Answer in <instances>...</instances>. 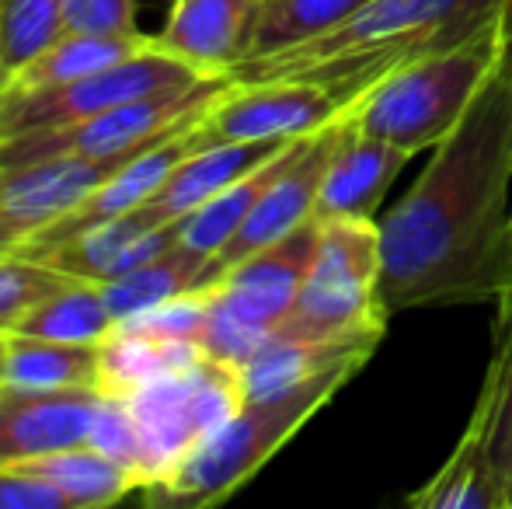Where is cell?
I'll return each mask as SVG.
<instances>
[{
	"label": "cell",
	"mask_w": 512,
	"mask_h": 509,
	"mask_svg": "<svg viewBox=\"0 0 512 509\" xmlns=\"http://www.w3.org/2000/svg\"><path fill=\"white\" fill-rule=\"evenodd\" d=\"M203 356L206 353L196 342L157 339V335L115 325L98 342V391L112 398H129L161 377L189 370Z\"/></svg>",
	"instance_id": "obj_18"
},
{
	"label": "cell",
	"mask_w": 512,
	"mask_h": 509,
	"mask_svg": "<svg viewBox=\"0 0 512 509\" xmlns=\"http://www.w3.org/2000/svg\"><path fill=\"white\" fill-rule=\"evenodd\" d=\"M262 7L265 0H175L168 25L154 39L206 74L234 77L255 53Z\"/></svg>",
	"instance_id": "obj_14"
},
{
	"label": "cell",
	"mask_w": 512,
	"mask_h": 509,
	"mask_svg": "<svg viewBox=\"0 0 512 509\" xmlns=\"http://www.w3.org/2000/svg\"><path fill=\"white\" fill-rule=\"evenodd\" d=\"M63 21L67 32L143 35L133 0H63Z\"/></svg>",
	"instance_id": "obj_30"
},
{
	"label": "cell",
	"mask_w": 512,
	"mask_h": 509,
	"mask_svg": "<svg viewBox=\"0 0 512 509\" xmlns=\"http://www.w3.org/2000/svg\"><path fill=\"white\" fill-rule=\"evenodd\" d=\"M98 405V387L0 384V464H25L53 450L88 443Z\"/></svg>",
	"instance_id": "obj_12"
},
{
	"label": "cell",
	"mask_w": 512,
	"mask_h": 509,
	"mask_svg": "<svg viewBox=\"0 0 512 509\" xmlns=\"http://www.w3.org/2000/svg\"><path fill=\"white\" fill-rule=\"evenodd\" d=\"M380 272L384 255L377 220H317V248L304 286L276 332L377 349L391 321L380 297Z\"/></svg>",
	"instance_id": "obj_5"
},
{
	"label": "cell",
	"mask_w": 512,
	"mask_h": 509,
	"mask_svg": "<svg viewBox=\"0 0 512 509\" xmlns=\"http://www.w3.org/2000/svg\"><path fill=\"white\" fill-rule=\"evenodd\" d=\"M411 157L415 154H408L405 147L377 140V136L352 126L349 116H342L335 150H331L328 171H324L321 182V196H317L314 220H377L387 192L398 182Z\"/></svg>",
	"instance_id": "obj_13"
},
{
	"label": "cell",
	"mask_w": 512,
	"mask_h": 509,
	"mask_svg": "<svg viewBox=\"0 0 512 509\" xmlns=\"http://www.w3.org/2000/svg\"><path fill=\"white\" fill-rule=\"evenodd\" d=\"M380 224L387 311L499 304L512 290V77L495 70Z\"/></svg>",
	"instance_id": "obj_1"
},
{
	"label": "cell",
	"mask_w": 512,
	"mask_h": 509,
	"mask_svg": "<svg viewBox=\"0 0 512 509\" xmlns=\"http://www.w3.org/2000/svg\"><path fill=\"white\" fill-rule=\"evenodd\" d=\"M338 126H342V119L297 143L293 157L286 161V168L272 178V185L265 189V196L258 199L255 210L248 213L241 231L227 241V248H223L220 255H213V283L230 265L241 262V258L276 245L279 238H286V234H293L297 227L314 220L324 171H328L331 150H335V140H338Z\"/></svg>",
	"instance_id": "obj_11"
},
{
	"label": "cell",
	"mask_w": 512,
	"mask_h": 509,
	"mask_svg": "<svg viewBox=\"0 0 512 509\" xmlns=\"http://www.w3.org/2000/svg\"><path fill=\"white\" fill-rule=\"evenodd\" d=\"M502 7L506 0H370L331 32L241 63L234 81L304 77L356 102L391 70L499 21Z\"/></svg>",
	"instance_id": "obj_2"
},
{
	"label": "cell",
	"mask_w": 512,
	"mask_h": 509,
	"mask_svg": "<svg viewBox=\"0 0 512 509\" xmlns=\"http://www.w3.org/2000/svg\"><path fill=\"white\" fill-rule=\"evenodd\" d=\"M502 67V18L467 39L391 70L349 105V123L363 133L405 147L432 150L460 126L474 98Z\"/></svg>",
	"instance_id": "obj_4"
},
{
	"label": "cell",
	"mask_w": 512,
	"mask_h": 509,
	"mask_svg": "<svg viewBox=\"0 0 512 509\" xmlns=\"http://www.w3.org/2000/svg\"><path fill=\"white\" fill-rule=\"evenodd\" d=\"M502 70L512 77V0L502 7Z\"/></svg>",
	"instance_id": "obj_32"
},
{
	"label": "cell",
	"mask_w": 512,
	"mask_h": 509,
	"mask_svg": "<svg viewBox=\"0 0 512 509\" xmlns=\"http://www.w3.org/2000/svg\"><path fill=\"white\" fill-rule=\"evenodd\" d=\"M377 353L373 346H356V342H317L300 339V335L272 332L248 360L237 367L241 374L244 398H269V394L290 391V387L310 381L335 367H359L370 363Z\"/></svg>",
	"instance_id": "obj_17"
},
{
	"label": "cell",
	"mask_w": 512,
	"mask_h": 509,
	"mask_svg": "<svg viewBox=\"0 0 512 509\" xmlns=\"http://www.w3.org/2000/svg\"><path fill=\"white\" fill-rule=\"evenodd\" d=\"M405 503L415 509H509L485 415L471 412V422L446 464L429 482L418 485Z\"/></svg>",
	"instance_id": "obj_16"
},
{
	"label": "cell",
	"mask_w": 512,
	"mask_h": 509,
	"mask_svg": "<svg viewBox=\"0 0 512 509\" xmlns=\"http://www.w3.org/2000/svg\"><path fill=\"white\" fill-rule=\"evenodd\" d=\"M4 356H7V335L0 332V384H4Z\"/></svg>",
	"instance_id": "obj_34"
},
{
	"label": "cell",
	"mask_w": 512,
	"mask_h": 509,
	"mask_svg": "<svg viewBox=\"0 0 512 509\" xmlns=\"http://www.w3.org/2000/svg\"><path fill=\"white\" fill-rule=\"evenodd\" d=\"M293 143V140H290ZM290 143H209L199 147L178 164L168 175V182L147 199V213L157 224H175L185 213H192L196 206H203L206 199H213L216 192H223L230 182H237L241 175H248L251 168L265 164L269 157H276Z\"/></svg>",
	"instance_id": "obj_15"
},
{
	"label": "cell",
	"mask_w": 512,
	"mask_h": 509,
	"mask_svg": "<svg viewBox=\"0 0 512 509\" xmlns=\"http://www.w3.org/2000/svg\"><path fill=\"white\" fill-rule=\"evenodd\" d=\"M4 384L98 387V342H56L7 332Z\"/></svg>",
	"instance_id": "obj_23"
},
{
	"label": "cell",
	"mask_w": 512,
	"mask_h": 509,
	"mask_svg": "<svg viewBox=\"0 0 512 509\" xmlns=\"http://www.w3.org/2000/svg\"><path fill=\"white\" fill-rule=\"evenodd\" d=\"M67 272L28 255H0V332H11L32 307L67 283Z\"/></svg>",
	"instance_id": "obj_28"
},
{
	"label": "cell",
	"mask_w": 512,
	"mask_h": 509,
	"mask_svg": "<svg viewBox=\"0 0 512 509\" xmlns=\"http://www.w3.org/2000/svg\"><path fill=\"white\" fill-rule=\"evenodd\" d=\"M474 412H481L488 422L492 454L512 509V325H495V353L478 401H474Z\"/></svg>",
	"instance_id": "obj_27"
},
{
	"label": "cell",
	"mask_w": 512,
	"mask_h": 509,
	"mask_svg": "<svg viewBox=\"0 0 512 509\" xmlns=\"http://www.w3.org/2000/svg\"><path fill=\"white\" fill-rule=\"evenodd\" d=\"M0 509H70V503L25 464H0Z\"/></svg>",
	"instance_id": "obj_31"
},
{
	"label": "cell",
	"mask_w": 512,
	"mask_h": 509,
	"mask_svg": "<svg viewBox=\"0 0 512 509\" xmlns=\"http://www.w3.org/2000/svg\"><path fill=\"white\" fill-rule=\"evenodd\" d=\"M495 325H512V290L506 293V297L499 300V304H495Z\"/></svg>",
	"instance_id": "obj_33"
},
{
	"label": "cell",
	"mask_w": 512,
	"mask_h": 509,
	"mask_svg": "<svg viewBox=\"0 0 512 509\" xmlns=\"http://www.w3.org/2000/svg\"><path fill=\"white\" fill-rule=\"evenodd\" d=\"M203 81H213V74L175 56L154 39L147 49H140V53L126 56V60L112 63L105 70H95V74L81 77V81L46 91H4V98H0V140L32 133V129L81 123V119L119 109L126 102L185 91Z\"/></svg>",
	"instance_id": "obj_6"
},
{
	"label": "cell",
	"mask_w": 512,
	"mask_h": 509,
	"mask_svg": "<svg viewBox=\"0 0 512 509\" xmlns=\"http://www.w3.org/2000/svg\"><path fill=\"white\" fill-rule=\"evenodd\" d=\"M147 147L150 143L108 157H53V161L21 164V168H0V255H14L35 234L67 217L105 178H112L122 164Z\"/></svg>",
	"instance_id": "obj_10"
},
{
	"label": "cell",
	"mask_w": 512,
	"mask_h": 509,
	"mask_svg": "<svg viewBox=\"0 0 512 509\" xmlns=\"http://www.w3.org/2000/svg\"><path fill=\"white\" fill-rule=\"evenodd\" d=\"M356 374L359 367H335L290 391L244 398L203 443L143 489L147 503L182 509L223 503L248 485Z\"/></svg>",
	"instance_id": "obj_3"
},
{
	"label": "cell",
	"mask_w": 512,
	"mask_h": 509,
	"mask_svg": "<svg viewBox=\"0 0 512 509\" xmlns=\"http://www.w3.org/2000/svg\"><path fill=\"white\" fill-rule=\"evenodd\" d=\"M25 468H32L46 482H53L67 496L70 509L112 506L119 499H126L133 489H143V482L133 471L115 464L112 457L91 447V443H74V447L32 457V461H25Z\"/></svg>",
	"instance_id": "obj_22"
},
{
	"label": "cell",
	"mask_w": 512,
	"mask_h": 509,
	"mask_svg": "<svg viewBox=\"0 0 512 509\" xmlns=\"http://www.w3.org/2000/svg\"><path fill=\"white\" fill-rule=\"evenodd\" d=\"M363 4H370V0H265L255 35V53L248 60L279 53V49H293L300 42L314 39V35L331 32L345 18H352Z\"/></svg>",
	"instance_id": "obj_25"
},
{
	"label": "cell",
	"mask_w": 512,
	"mask_h": 509,
	"mask_svg": "<svg viewBox=\"0 0 512 509\" xmlns=\"http://www.w3.org/2000/svg\"><path fill=\"white\" fill-rule=\"evenodd\" d=\"M154 42V35H98V32H67L42 49L32 63L18 70L7 91H46L60 84L81 81V77L105 70L126 56L140 53Z\"/></svg>",
	"instance_id": "obj_21"
},
{
	"label": "cell",
	"mask_w": 512,
	"mask_h": 509,
	"mask_svg": "<svg viewBox=\"0 0 512 509\" xmlns=\"http://www.w3.org/2000/svg\"><path fill=\"white\" fill-rule=\"evenodd\" d=\"M88 443L112 457L115 464H122V468L133 471L143 485L154 478L147 443H143V433H140V426H136L133 412H129L126 398L102 394V405H98V415H95V426H91Z\"/></svg>",
	"instance_id": "obj_29"
},
{
	"label": "cell",
	"mask_w": 512,
	"mask_h": 509,
	"mask_svg": "<svg viewBox=\"0 0 512 509\" xmlns=\"http://www.w3.org/2000/svg\"><path fill=\"white\" fill-rule=\"evenodd\" d=\"M213 286V258L192 252L185 245H175L154 262H143L136 269L112 276L102 283L105 304L115 321H126L140 311L164 304L171 297H182L192 290Z\"/></svg>",
	"instance_id": "obj_19"
},
{
	"label": "cell",
	"mask_w": 512,
	"mask_h": 509,
	"mask_svg": "<svg viewBox=\"0 0 512 509\" xmlns=\"http://www.w3.org/2000/svg\"><path fill=\"white\" fill-rule=\"evenodd\" d=\"M349 98L304 77L230 81L199 123L203 143H290L314 136L349 112Z\"/></svg>",
	"instance_id": "obj_9"
},
{
	"label": "cell",
	"mask_w": 512,
	"mask_h": 509,
	"mask_svg": "<svg viewBox=\"0 0 512 509\" xmlns=\"http://www.w3.org/2000/svg\"><path fill=\"white\" fill-rule=\"evenodd\" d=\"M119 321L105 304L102 283L70 276L56 293L25 314L11 332L56 342H102Z\"/></svg>",
	"instance_id": "obj_24"
},
{
	"label": "cell",
	"mask_w": 512,
	"mask_h": 509,
	"mask_svg": "<svg viewBox=\"0 0 512 509\" xmlns=\"http://www.w3.org/2000/svg\"><path fill=\"white\" fill-rule=\"evenodd\" d=\"M7 84H11V74H7V67H4V60H0V98H4V91H7Z\"/></svg>",
	"instance_id": "obj_35"
},
{
	"label": "cell",
	"mask_w": 512,
	"mask_h": 509,
	"mask_svg": "<svg viewBox=\"0 0 512 509\" xmlns=\"http://www.w3.org/2000/svg\"><path fill=\"white\" fill-rule=\"evenodd\" d=\"M307 140V136H304ZM300 140H293L290 147H283L276 157H269L265 164L251 168L248 175H241L237 182H230L223 192H216L213 199H206L203 206H196L192 213H185L178 220V238H182L185 248L192 252L213 258L227 248V241L241 231V224L248 220V213L258 206V199L265 196V189L272 185V178L286 168V161L293 157Z\"/></svg>",
	"instance_id": "obj_20"
},
{
	"label": "cell",
	"mask_w": 512,
	"mask_h": 509,
	"mask_svg": "<svg viewBox=\"0 0 512 509\" xmlns=\"http://www.w3.org/2000/svg\"><path fill=\"white\" fill-rule=\"evenodd\" d=\"M241 401L244 387L237 367L213 360V356H203L189 370H178V374L161 377L143 391L129 394L126 405L140 426L143 443H147L154 478H161L196 443H203L230 412H237Z\"/></svg>",
	"instance_id": "obj_8"
},
{
	"label": "cell",
	"mask_w": 512,
	"mask_h": 509,
	"mask_svg": "<svg viewBox=\"0 0 512 509\" xmlns=\"http://www.w3.org/2000/svg\"><path fill=\"white\" fill-rule=\"evenodd\" d=\"M60 35H67L63 0H0V60L11 77Z\"/></svg>",
	"instance_id": "obj_26"
},
{
	"label": "cell",
	"mask_w": 512,
	"mask_h": 509,
	"mask_svg": "<svg viewBox=\"0 0 512 509\" xmlns=\"http://www.w3.org/2000/svg\"><path fill=\"white\" fill-rule=\"evenodd\" d=\"M230 81L234 77H213L196 88L126 102L119 109L81 119V123L7 136V140H0V168H21V164L53 161V157H108L119 150L154 143L175 129L199 123Z\"/></svg>",
	"instance_id": "obj_7"
}]
</instances>
